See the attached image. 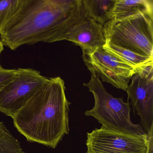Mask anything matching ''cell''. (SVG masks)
I'll return each instance as SVG.
<instances>
[{"label": "cell", "instance_id": "1", "mask_svg": "<svg viewBox=\"0 0 153 153\" xmlns=\"http://www.w3.org/2000/svg\"><path fill=\"white\" fill-rule=\"evenodd\" d=\"M86 16L83 0H24L0 31V41L16 51L25 45L66 40Z\"/></svg>", "mask_w": 153, "mask_h": 153}, {"label": "cell", "instance_id": "2", "mask_svg": "<svg viewBox=\"0 0 153 153\" xmlns=\"http://www.w3.org/2000/svg\"><path fill=\"white\" fill-rule=\"evenodd\" d=\"M66 89L60 77L48 78L15 114L14 126L27 141L55 149L69 133Z\"/></svg>", "mask_w": 153, "mask_h": 153}, {"label": "cell", "instance_id": "3", "mask_svg": "<svg viewBox=\"0 0 153 153\" xmlns=\"http://www.w3.org/2000/svg\"><path fill=\"white\" fill-rule=\"evenodd\" d=\"M90 81L84 83L93 94L94 105L85 112L86 116H92L102 127L107 128L145 134L140 124L133 123L131 120L130 104L125 102L123 98H115L106 92L99 78L92 70Z\"/></svg>", "mask_w": 153, "mask_h": 153}, {"label": "cell", "instance_id": "4", "mask_svg": "<svg viewBox=\"0 0 153 153\" xmlns=\"http://www.w3.org/2000/svg\"><path fill=\"white\" fill-rule=\"evenodd\" d=\"M104 28L106 42L153 58V16L142 14L110 20Z\"/></svg>", "mask_w": 153, "mask_h": 153}, {"label": "cell", "instance_id": "5", "mask_svg": "<svg viewBox=\"0 0 153 153\" xmlns=\"http://www.w3.org/2000/svg\"><path fill=\"white\" fill-rule=\"evenodd\" d=\"M86 153H146L147 134L102 127L87 133Z\"/></svg>", "mask_w": 153, "mask_h": 153}, {"label": "cell", "instance_id": "6", "mask_svg": "<svg viewBox=\"0 0 153 153\" xmlns=\"http://www.w3.org/2000/svg\"><path fill=\"white\" fill-rule=\"evenodd\" d=\"M48 79L33 69H17L15 76L0 90V112L13 119Z\"/></svg>", "mask_w": 153, "mask_h": 153}, {"label": "cell", "instance_id": "7", "mask_svg": "<svg viewBox=\"0 0 153 153\" xmlns=\"http://www.w3.org/2000/svg\"><path fill=\"white\" fill-rule=\"evenodd\" d=\"M82 59L88 70L114 87L126 91L131 78L138 71L123 60L104 50L103 47L82 51Z\"/></svg>", "mask_w": 153, "mask_h": 153}, {"label": "cell", "instance_id": "8", "mask_svg": "<svg viewBox=\"0 0 153 153\" xmlns=\"http://www.w3.org/2000/svg\"><path fill=\"white\" fill-rule=\"evenodd\" d=\"M126 92L134 113L140 117L141 126L146 134L153 127V65L134 74Z\"/></svg>", "mask_w": 153, "mask_h": 153}, {"label": "cell", "instance_id": "9", "mask_svg": "<svg viewBox=\"0 0 153 153\" xmlns=\"http://www.w3.org/2000/svg\"><path fill=\"white\" fill-rule=\"evenodd\" d=\"M66 40L82 51L103 47L106 42L103 26L88 16L71 30Z\"/></svg>", "mask_w": 153, "mask_h": 153}, {"label": "cell", "instance_id": "10", "mask_svg": "<svg viewBox=\"0 0 153 153\" xmlns=\"http://www.w3.org/2000/svg\"><path fill=\"white\" fill-rule=\"evenodd\" d=\"M142 14L153 16V0H115L111 13V20Z\"/></svg>", "mask_w": 153, "mask_h": 153}, {"label": "cell", "instance_id": "11", "mask_svg": "<svg viewBox=\"0 0 153 153\" xmlns=\"http://www.w3.org/2000/svg\"><path fill=\"white\" fill-rule=\"evenodd\" d=\"M115 0H83L88 17L102 26L111 20Z\"/></svg>", "mask_w": 153, "mask_h": 153}, {"label": "cell", "instance_id": "12", "mask_svg": "<svg viewBox=\"0 0 153 153\" xmlns=\"http://www.w3.org/2000/svg\"><path fill=\"white\" fill-rule=\"evenodd\" d=\"M103 48L106 51L128 62L138 71L147 66L153 65V58L139 55L108 42H106Z\"/></svg>", "mask_w": 153, "mask_h": 153}, {"label": "cell", "instance_id": "13", "mask_svg": "<svg viewBox=\"0 0 153 153\" xmlns=\"http://www.w3.org/2000/svg\"><path fill=\"white\" fill-rule=\"evenodd\" d=\"M20 143L2 122H0V153H22Z\"/></svg>", "mask_w": 153, "mask_h": 153}, {"label": "cell", "instance_id": "14", "mask_svg": "<svg viewBox=\"0 0 153 153\" xmlns=\"http://www.w3.org/2000/svg\"><path fill=\"white\" fill-rule=\"evenodd\" d=\"M24 0H0V31L13 17Z\"/></svg>", "mask_w": 153, "mask_h": 153}, {"label": "cell", "instance_id": "15", "mask_svg": "<svg viewBox=\"0 0 153 153\" xmlns=\"http://www.w3.org/2000/svg\"><path fill=\"white\" fill-rule=\"evenodd\" d=\"M17 69L0 68V90L15 76Z\"/></svg>", "mask_w": 153, "mask_h": 153}, {"label": "cell", "instance_id": "16", "mask_svg": "<svg viewBox=\"0 0 153 153\" xmlns=\"http://www.w3.org/2000/svg\"><path fill=\"white\" fill-rule=\"evenodd\" d=\"M148 137V148L146 153H153V127L147 134Z\"/></svg>", "mask_w": 153, "mask_h": 153}, {"label": "cell", "instance_id": "17", "mask_svg": "<svg viewBox=\"0 0 153 153\" xmlns=\"http://www.w3.org/2000/svg\"><path fill=\"white\" fill-rule=\"evenodd\" d=\"M3 50H4V45H3V44L2 43L1 41H0V56H1V54L3 51ZM2 68V67H1V63H0V68Z\"/></svg>", "mask_w": 153, "mask_h": 153}, {"label": "cell", "instance_id": "18", "mask_svg": "<svg viewBox=\"0 0 153 153\" xmlns=\"http://www.w3.org/2000/svg\"><path fill=\"white\" fill-rule=\"evenodd\" d=\"M27 153L26 152H25V151H23V153Z\"/></svg>", "mask_w": 153, "mask_h": 153}]
</instances>
